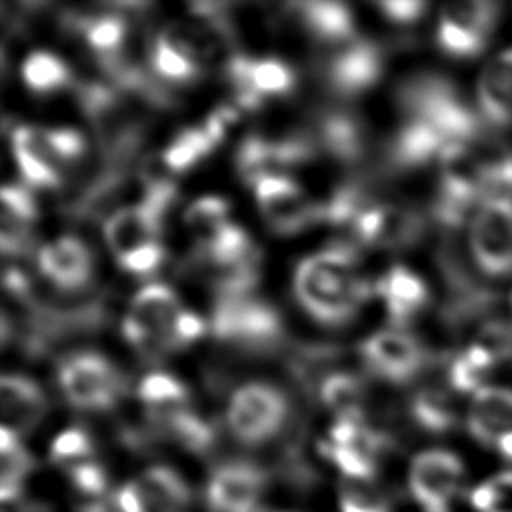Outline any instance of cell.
<instances>
[{"label": "cell", "instance_id": "603a6c76", "mask_svg": "<svg viewBox=\"0 0 512 512\" xmlns=\"http://www.w3.org/2000/svg\"><path fill=\"white\" fill-rule=\"evenodd\" d=\"M304 24L320 40H346L352 34V16L344 4L338 2H304L296 4Z\"/></svg>", "mask_w": 512, "mask_h": 512}, {"label": "cell", "instance_id": "d6986e66", "mask_svg": "<svg viewBox=\"0 0 512 512\" xmlns=\"http://www.w3.org/2000/svg\"><path fill=\"white\" fill-rule=\"evenodd\" d=\"M374 290L384 298L394 324H406L428 300L426 284L404 266L390 268L378 280Z\"/></svg>", "mask_w": 512, "mask_h": 512}, {"label": "cell", "instance_id": "e575fe53", "mask_svg": "<svg viewBox=\"0 0 512 512\" xmlns=\"http://www.w3.org/2000/svg\"><path fill=\"white\" fill-rule=\"evenodd\" d=\"M48 144L52 148V154L56 156L58 164H70L76 162L86 148L84 136L74 128H52L46 130Z\"/></svg>", "mask_w": 512, "mask_h": 512}, {"label": "cell", "instance_id": "d6a6232c", "mask_svg": "<svg viewBox=\"0 0 512 512\" xmlns=\"http://www.w3.org/2000/svg\"><path fill=\"white\" fill-rule=\"evenodd\" d=\"M0 216L32 224L36 218V204L32 194L16 184H6L0 194Z\"/></svg>", "mask_w": 512, "mask_h": 512}, {"label": "cell", "instance_id": "9a60e30c", "mask_svg": "<svg viewBox=\"0 0 512 512\" xmlns=\"http://www.w3.org/2000/svg\"><path fill=\"white\" fill-rule=\"evenodd\" d=\"M466 424L480 444L494 448L504 434L512 432V388L488 384L474 392Z\"/></svg>", "mask_w": 512, "mask_h": 512}, {"label": "cell", "instance_id": "8992f818", "mask_svg": "<svg viewBox=\"0 0 512 512\" xmlns=\"http://www.w3.org/2000/svg\"><path fill=\"white\" fill-rule=\"evenodd\" d=\"M464 478V462L454 452L432 448L412 460L408 488L426 512H446L462 492Z\"/></svg>", "mask_w": 512, "mask_h": 512}, {"label": "cell", "instance_id": "cb8c5ba5", "mask_svg": "<svg viewBox=\"0 0 512 512\" xmlns=\"http://www.w3.org/2000/svg\"><path fill=\"white\" fill-rule=\"evenodd\" d=\"M200 250L208 258V262L218 266V270L238 266V264L258 256L248 234L232 222H228L212 240L204 242Z\"/></svg>", "mask_w": 512, "mask_h": 512}, {"label": "cell", "instance_id": "8d00e7d4", "mask_svg": "<svg viewBox=\"0 0 512 512\" xmlns=\"http://www.w3.org/2000/svg\"><path fill=\"white\" fill-rule=\"evenodd\" d=\"M206 332V324L200 316L188 310H180L172 326V346H184L198 340Z\"/></svg>", "mask_w": 512, "mask_h": 512}, {"label": "cell", "instance_id": "30bf717a", "mask_svg": "<svg viewBox=\"0 0 512 512\" xmlns=\"http://www.w3.org/2000/svg\"><path fill=\"white\" fill-rule=\"evenodd\" d=\"M254 190L264 220L280 234L298 232L320 220V204L308 202L296 182L282 174L262 176Z\"/></svg>", "mask_w": 512, "mask_h": 512}, {"label": "cell", "instance_id": "8fae6325", "mask_svg": "<svg viewBox=\"0 0 512 512\" xmlns=\"http://www.w3.org/2000/svg\"><path fill=\"white\" fill-rule=\"evenodd\" d=\"M362 354L378 374L394 382L410 380L422 366L420 344L402 330H382L362 344Z\"/></svg>", "mask_w": 512, "mask_h": 512}, {"label": "cell", "instance_id": "4fadbf2b", "mask_svg": "<svg viewBox=\"0 0 512 512\" xmlns=\"http://www.w3.org/2000/svg\"><path fill=\"white\" fill-rule=\"evenodd\" d=\"M40 272L60 290L76 292L92 278V252L74 236H60L38 250Z\"/></svg>", "mask_w": 512, "mask_h": 512}, {"label": "cell", "instance_id": "5b68a950", "mask_svg": "<svg viewBox=\"0 0 512 512\" xmlns=\"http://www.w3.org/2000/svg\"><path fill=\"white\" fill-rule=\"evenodd\" d=\"M180 314L176 294L164 284H146L140 288L126 318L122 320V334L136 348L158 354L172 346V326Z\"/></svg>", "mask_w": 512, "mask_h": 512}, {"label": "cell", "instance_id": "44dd1931", "mask_svg": "<svg viewBox=\"0 0 512 512\" xmlns=\"http://www.w3.org/2000/svg\"><path fill=\"white\" fill-rule=\"evenodd\" d=\"M320 144L338 160L352 162L364 154L366 132L352 112L332 110L320 120Z\"/></svg>", "mask_w": 512, "mask_h": 512}, {"label": "cell", "instance_id": "ffe728a7", "mask_svg": "<svg viewBox=\"0 0 512 512\" xmlns=\"http://www.w3.org/2000/svg\"><path fill=\"white\" fill-rule=\"evenodd\" d=\"M262 476L246 464H228L216 472L210 486V496L224 512H246L258 502Z\"/></svg>", "mask_w": 512, "mask_h": 512}, {"label": "cell", "instance_id": "ac0fdd59", "mask_svg": "<svg viewBox=\"0 0 512 512\" xmlns=\"http://www.w3.org/2000/svg\"><path fill=\"white\" fill-rule=\"evenodd\" d=\"M476 96L486 120L500 126L512 122V48L502 50L484 66Z\"/></svg>", "mask_w": 512, "mask_h": 512}, {"label": "cell", "instance_id": "5bb4252c", "mask_svg": "<svg viewBox=\"0 0 512 512\" xmlns=\"http://www.w3.org/2000/svg\"><path fill=\"white\" fill-rule=\"evenodd\" d=\"M358 240L372 246L402 248L422 232V220L416 212L402 206H370L352 224Z\"/></svg>", "mask_w": 512, "mask_h": 512}, {"label": "cell", "instance_id": "7402d4cb", "mask_svg": "<svg viewBox=\"0 0 512 512\" xmlns=\"http://www.w3.org/2000/svg\"><path fill=\"white\" fill-rule=\"evenodd\" d=\"M0 402L6 418H12L14 424H26L36 418L44 408V396L36 382L26 376L6 374L0 380Z\"/></svg>", "mask_w": 512, "mask_h": 512}, {"label": "cell", "instance_id": "83f0119b", "mask_svg": "<svg viewBox=\"0 0 512 512\" xmlns=\"http://www.w3.org/2000/svg\"><path fill=\"white\" fill-rule=\"evenodd\" d=\"M416 422L428 430H446L456 422V406L452 396L440 388H424L412 400Z\"/></svg>", "mask_w": 512, "mask_h": 512}, {"label": "cell", "instance_id": "4316f807", "mask_svg": "<svg viewBox=\"0 0 512 512\" xmlns=\"http://www.w3.org/2000/svg\"><path fill=\"white\" fill-rule=\"evenodd\" d=\"M216 144L208 136L206 128H184L170 146L162 152V160L170 172H184L202 160Z\"/></svg>", "mask_w": 512, "mask_h": 512}, {"label": "cell", "instance_id": "3957f363", "mask_svg": "<svg viewBox=\"0 0 512 512\" xmlns=\"http://www.w3.org/2000/svg\"><path fill=\"white\" fill-rule=\"evenodd\" d=\"M470 250L488 276L512 272V198L486 194L470 220Z\"/></svg>", "mask_w": 512, "mask_h": 512}, {"label": "cell", "instance_id": "484cf974", "mask_svg": "<svg viewBox=\"0 0 512 512\" xmlns=\"http://www.w3.org/2000/svg\"><path fill=\"white\" fill-rule=\"evenodd\" d=\"M362 394H364L362 382L348 372L330 374L328 378H324L320 388V396L324 404L332 412H336L340 418H358Z\"/></svg>", "mask_w": 512, "mask_h": 512}, {"label": "cell", "instance_id": "d4e9b609", "mask_svg": "<svg viewBox=\"0 0 512 512\" xmlns=\"http://www.w3.org/2000/svg\"><path fill=\"white\" fill-rule=\"evenodd\" d=\"M22 78L32 92L48 94L68 84L70 72L58 56L44 50H36L28 54L26 60L22 62Z\"/></svg>", "mask_w": 512, "mask_h": 512}, {"label": "cell", "instance_id": "f35d334b", "mask_svg": "<svg viewBox=\"0 0 512 512\" xmlns=\"http://www.w3.org/2000/svg\"><path fill=\"white\" fill-rule=\"evenodd\" d=\"M86 450H88V438L84 436L82 430H66L54 442L56 456H74V454H84Z\"/></svg>", "mask_w": 512, "mask_h": 512}, {"label": "cell", "instance_id": "f1b7e54d", "mask_svg": "<svg viewBox=\"0 0 512 512\" xmlns=\"http://www.w3.org/2000/svg\"><path fill=\"white\" fill-rule=\"evenodd\" d=\"M226 218L228 202L220 196H202L184 212V222L194 234H198L200 244L212 240L228 224Z\"/></svg>", "mask_w": 512, "mask_h": 512}, {"label": "cell", "instance_id": "2e32d148", "mask_svg": "<svg viewBox=\"0 0 512 512\" xmlns=\"http://www.w3.org/2000/svg\"><path fill=\"white\" fill-rule=\"evenodd\" d=\"M12 150L26 182L40 188H54L60 184V164L52 154L46 130L34 126L14 128Z\"/></svg>", "mask_w": 512, "mask_h": 512}, {"label": "cell", "instance_id": "52a82bcc", "mask_svg": "<svg viewBox=\"0 0 512 512\" xmlns=\"http://www.w3.org/2000/svg\"><path fill=\"white\" fill-rule=\"evenodd\" d=\"M58 382L66 398L78 408H108L124 390L118 370L100 354L80 352L64 360Z\"/></svg>", "mask_w": 512, "mask_h": 512}, {"label": "cell", "instance_id": "836d02e7", "mask_svg": "<svg viewBox=\"0 0 512 512\" xmlns=\"http://www.w3.org/2000/svg\"><path fill=\"white\" fill-rule=\"evenodd\" d=\"M476 496L484 512H512V472L492 478L478 488Z\"/></svg>", "mask_w": 512, "mask_h": 512}, {"label": "cell", "instance_id": "74e56055", "mask_svg": "<svg viewBox=\"0 0 512 512\" xmlns=\"http://www.w3.org/2000/svg\"><path fill=\"white\" fill-rule=\"evenodd\" d=\"M378 8L390 20L406 24V22H414L416 18H420L422 12L426 10V4L424 2H412V0H394V2H380Z\"/></svg>", "mask_w": 512, "mask_h": 512}, {"label": "cell", "instance_id": "4dcf8cb0", "mask_svg": "<svg viewBox=\"0 0 512 512\" xmlns=\"http://www.w3.org/2000/svg\"><path fill=\"white\" fill-rule=\"evenodd\" d=\"M138 396L152 406H176L184 402L186 388L166 372H150L138 384Z\"/></svg>", "mask_w": 512, "mask_h": 512}, {"label": "cell", "instance_id": "f546056e", "mask_svg": "<svg viewBox=\"0 0 512 512\" xmlns=\"http://www.w3.org/2000/svg\"><path fill=\"white\" fill-rule=\"evenodd\" d=\"M84 36L88 46L100 58L118 56L126 36V20L122 14H102L84 20Z\"/></svg>", "mask_w": 512, "mask_h": 512}, {"label": "cell", "instance_id": "d590c367", "mask_svg": "<svg viewBox=\"0 0 512 512\" xmlns=\"http://www.w3.org/2000/svg\"><path fill=\"white\" fill-rule=\"evenodd\" d=\"M162 260H164L162 246L158 242H148V244L140 246L138 250L120 258L118 264L134 276H150L160 268Z\"/></svg>", "mask_w": 512, "mask_h": 512}, {"label": "cell", "instance_id": "9c48e42d", "mask_svg": "<svg viewBox=\"0 0 512 512\" xmlns=\"http://www.w3.org/2000/svg\"><path fill=\"white\" fill-rule=\"evenodd\" d=\"M496 22V6L484 0L444 4L438 18V44L452 56L478 54Z\"/></svg>", "mask_w": 512, "mask_h": 512}, {"label": "cell", "instance_id": "1f68e13d", "mask_svg": "<svg viewBox=\"0 0 512 512\" xmlns=\"http://www.w3.org/2000/svg\"><path fill=\"white\" fill-rule=\"evenodd\" d=\"M168 428L180 442H184L190 448L206 446L212 436L204 420H200L196 414L182 410H174L172 414H168Z\"/></svg>", "mask_w": 512, "mask_h": 512}, {"label": "cell", "instance_id": "7a4b0ae2", "mask_svg": "<svg viewBox=\"0 0 512 512\" xmlns=\"http://www.w3.org/2000/svg\"><path fill=\"white\" fill-rule=\"evenodd\" d=\"M288 420L286 396L262 382L236 388L226 408L230 434L244 446H262L274 440Z\"/></svg>", "mask_w": 512, "mask_h": 512}, {"label": "cell", "instance_id": "277c9868", "mask_svg": "<svg viewBox=\"0 0 512 512\" xmlns=\"http://www.w3.org/2000/svg\"><path fill=\"white\" fill-rule=\"evenodd\" d=\"M210 324L218 340L250 350H268L282 338L278 312L270 304L248 296L220 298Z\"/></svg>", "mask_w": 512, "mask_h": 512}, {"label": "cell", "instance_id": "e0dca14e", "mask_svg": "<svg viewBox=\"0 0 512 512\" xmlns=\"http://www.w3.org/2000/svg\"><path fill=\"white\" fill-rule=\"evenodd\" d=\"M162 218L156 216L142 202L138 206L118 208L104 224V238L108 248L120 260L148 242H156Z\"/></svg>", "mask_w": 512, "mask_h": 512}, {"label": "cell", "instance_id": "7c38bea8", "mask_svg": "<svg viewBox=\"0 0 512 512\" xmlns=\"http://www.w3.org/2000/svg\"><path fill=\"white\" fill-rule=\"evenodd\" d=\"M382 72V52L368 40H354L340 48L326 66L330 86L344 96L370 88Z\"/></svg>", "mask_w": 512, "mask_h": 512}, {"label": "cell", "instance_id": "ab89813d", "mask_svg": "<svg viewBox=\"0 0 512 512\" xmlns=\"http://www.w3.org/2000/svg\"><path fill=\"white\" fill-rule=\"evenodd\" d=\"M494 450H498V452H500L504 458L512 460V432L504 434V436H502V438L496 442Z\"/></svg>", "mask_w": 512, "mask_h": 512}, {"label": "cell", "instance_id": "6da1fadb", "mask_svg": "<svg viewBox=\"0 0 512 512\" xmlns=\"http://www.w3.org/2000/svg\"><path fill=\"white\" fill-rule=\"evenodd\" d=\"M300 304L324 324H342L370 294L358 276L356 256L350 246L338 244L300 262L294 276Z\"/></svg>", "mask_w": 512, "mask_h": 512}, {"label": "cell", "instance_id": "ba28073f", "mask_svg": "<svg viewBox=\"0 0 512 512\" xmlns=\"http://www.w3.org/2000/svg\"><path fill=\"white\" fill-rule=\"evenodd\" d=\"M210 54V38L186 24H166L152 44L150 62L154 72L170 82H188L200 74L204 58Z\"/></svg>", "mask_w": 512, "mask_h": 512}]
</instances>
